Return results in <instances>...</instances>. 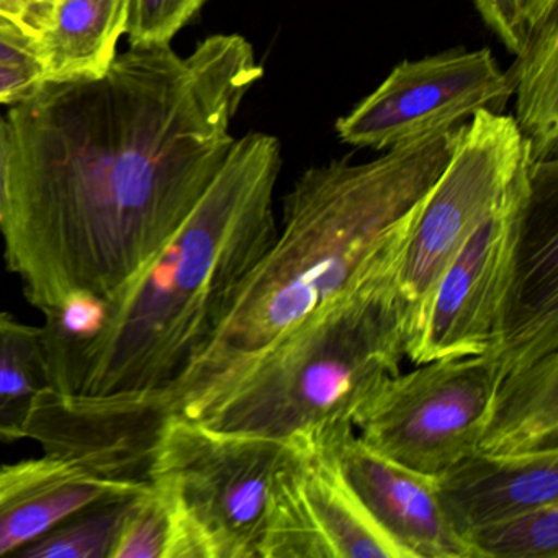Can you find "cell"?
<instances>
[{
	"label": "cell",
	"mask_w": 558,
	"mask_h": 558,
	"mask_svg": "<svg viewBox=\"0 0 558 558\" xmlns=\"http://www.w3.org/2000/svg\"><path fill=\"white\" fill-rule=\"evenodd\" d=\"M263 74L246 38L214 35L187 58L130 47L12 104L0 234L28 302L107 300L142 272L217 178Z\"/></svg>",
	"instance_id": "obj_1"
},
{
	"label": "cell",
	"mask_w": 558,
	"mask_h": 558,
	"mask_svg": "<svg viewBox=\"0 0 558 558\" xmlns=\"http://www.w3.org/2000/svg\"><path fill=\"white\" fill-rule=\"evenodd\" d=\"M279 140L250 133L155 259L107 300L44 313L53 390L28 424L45 452L148 482L169 398L276 238Z\"/></svg>",
	"instance_id": "obj_2"
},
{
	"label": "cell",
	"mask_w": 558,
	"mask_h": 558,
	"mask_svg": "<svg viewBox=\"0 0 558 558\" xmlns=\"http://www.w3.org/2000/svg\"><path fill=\"white\" fill-rule=\"evenodd\" d=\"M460 125L300 175L269 250L234 290L197 361L161 414L194 420L247 367L357 293L395 279L421 207ZM159 436V434H158Z\"/></svg>",
	"instance_id": "obj_3"
},
{
	"label": "cell",
	"mask_w": 558,
	"mask_h": 558,
	"mask_svg": "<svg viewBox=\"0 0 558 558\" xmlns=\"http://www.w3.org/2000/svg\"><path fill=\"white\" fill-rule=\"evenodd\" d=\"M403 359V316L388 279L274 345L191 421L296 446L336 442Z\"/></svg>",
	"instance_id": "obj_4"
},
{
	"label": "cell",
	"mask_w": 558,
	"mask_h": 558,
	"mask_svg": "<svg viewBox=\"0 0 558 558\" xmlns=\"http://www.w3.org/2000/svg\"><path fill=\"white\" fill-rule=\"evenodd\" d=\"M300 446L168 421L146 480L178 506L194 558H260L270 489Z\"/></svg>",
	"instance_id": "obj_5"
},
{
	"label": "cell",
	"mask_w": 558,
	"mask_h": 558,
	"mask_svg": "<svg viewBox=\"0 0 558 558\" xmlns=\"http://www.w3.org/2000/svg\"><path fill=\"white\" fill-rule=\"evenodd\" d=\"M532 208L534 182L525 158L501 201L437 280L404 357L424 364L485 354L495 344L524 289L522 250Z\"/></svg>",
	"instance_id": "obj_6"
},
{
	"label": "cell",
	"mask_w": 558,
	"mask_h": 558,
	"mask_svg": "<svg viewBox=\"0 0 558 558\" xmlns=\"http://www.w3.org/2000/svg\"><path fill=\"white\" fill-rule=\"evenodd\" d=\"M525 158L512 117L482 110L460 125L452 155L421 207L395 276L404 344L420 325L437 280L501 201Z\"/></svg>",
	"instance_id": "obj_7"
},
{
	"label": "cell",
	"mask_w": 558,
	"mask_h": 558,
	"mask_svg": "<svg viewBox=\"0 0 558 558\" xmlns=\"http://www.w3.org/2000/svg\"><path fill=\"white\" fill-rule=\"evenodd\" d=\"M492 387L488 352L416 364L378 385L355 414L354 427L387 459L437 475L478 452Z\"/></svg>",
	"instance_id": "obj_8"
},
{
	"label": "cell",
	"mask_w": 558,
	"mask_h": 558,
	"mask_svg": "<svg viewBox=\"0 0 558 558\" xmlns=\"http://www.w3.org/2000/svg\"><path fill=\"white\" fill-rule=\"evenodd\" d=\"M511 97V71H502L488 48L446 51L398 64L336 122V133L354 148L387 151L462 125L482 110L502 113Z\"/></svg>",
	"instance_id": "obj_9"
},
{
	"label": "cell",
	"mask_w": 558,
	"mask_h": 558,
	"mask_svg": "<svg viewBox=\"0 0 558 558\" xmlns=\"http://www.w3.org/2000/svg\"><path fill=\"white\" fill-rule=\"evenodd\" d=\"M260 558L408 557L362 505L329 442L300 446L277 473Z\"/></svg>",
	"instance_id": "obj_10"
},
{
	"label": "cell",
	"mask_w": 558,
	"mask_h": 558,
	"mask_svg": "<svg viewBox=\"0 0 558 558\" xmlns=\"http://www.w3.org/2000/svg\"><path fill=\"white\" fill-rule=\"evenodd\" d=\"M493 387L480 450H558V287L519 300L488 349Z\"/></svg>",
	"instance_id": "obj_11"
},
{
	"label": "cell",
	"mask_w": 558,
	"mask_h": 558,
	"mask_svg": "<svg viewBox=\"0 0 558 558\" xmlns=\"http://www.w3.org/2000/svg\"><path fill=\"white\" fill-rule=\"evenodd\" d=\"M335 450L362 505L408 558H476L444 509L436 475L387 459L355 430L335 442Z\"/></svg>",
	"instance_id": "obj_12"
},
{
	"label": "cell",
	"mask_w": 558,
	"mask_h": 558,
	"mask_svg": "<svg viewBox=\"0 0 558 558\" xmlns=\"http://www.w3.org/2000/svg\"><path fill=\"white\" fill-rule=\"evenodd\" d=\"M112 478L80 460L47 453L0 465V557L12 555L93 502L148 488Z\"/></svg>",
	"instance_id": "obj_13"
},
{
	"label": "cell",
	"mask_w": 558,
	"mask_h": 558,
	"mask_svg": "<svg viewBox=\"0 0 558 558\" xmlns=\"http://www.w3.org/2000/svg\"><path fill=\"white\" fill-rule=\"evenodd\" d=\"M436 483L450 522L469 542V535L483 525L557 505L558 450H478L437 473Z\"/></svg>",
	"instance_id": "obj_14"
},
{
	"label": "cell",
	"mask_w": 558,
	"mask_h": 558,
	"mask_svg": "<svg viewBox=\"0 0 558 558\" xmlns=\"http://www.w3.org/2000/svg\"><path fill=\"white\" fill-rule=\"evenodd\" d=\"M126 14L129 0H51L38 37L44 80L102 74L116 60Z\"/></svg>",
	"instance_id": "obj_15"
},
{
	"label": "cell",
	"mask_w": 558,
	"mask_h": 558,
	"mask_svg": "<svg viewBox=\"0 0 558 558\" xmlns=\"http://www.w3.org/2000/svg\"><path fill=\"white\" fill-rule=\"evenodd\" d=\"M509 68L514 123L531 165L557 161L558 153V12L548 15L525 41Z\"/></svg>",
	"instance_id": "obj_16"
},
{
	"label": "cell",
	"mask_w": 558,
	"mask_h": 558,
	"mask_svg": "<svg viewBox=\"0 0 558 558\" xmlns=\"http://www.w3.org/2000/svg\"><path fill=\"white\" fill-rule=\"evenodd\" d=\"M53 390L44 326L0 312V439L28 437V424L45 393Z\"/></svg>",
	"instance_id": "obj_17"
},
{
	"label": "cell",
	"mask_w": 558,
	"mask_h": 558,
	"mask_svg": "<svg viewBox=\"0 0 558 558\" xmlns=\"http://www.w3.org/2000/svg\"><path fill=\"white\" fill-rule=\"evenodd\" d=\"M151 486V483H149ZM93 502L17 551L21 558H112L126 515L143 493Z\"/></svg>",
	"instance_id": "obj_18"
},
{
	"label": "cell",
	"mask_w": 558,
	"mask_h": 558,
	"mask_svg": "<svg viewBox=\"0 0 558 558\" xmlns=\"http://www.w3.org/2000/svg\"><path fill=\"white\" fill-rule=\"evenodd\" d=\"M112 558H194L178 506L165 489L151 483L136 499Z\"/></svg>",
	"instance_id": "obj_19"
},
{
	"label": "cell",
	"mask_w": 558,
	"mask_h": 558,
	"mask_svg": "<svg viewBox=\"0 0 558 558\" xmlns=\"http://www.w3.org/2000/svg\"><path fill=\"white\" fill-rule=\"evenodd\" d=\"M469 542L476 558H558V502L483 525Z\"/></svg>",
	"instance_id": "obj_20"
},
{
	"label": "cell",
	"mask_w": 558,
	"mask_h": 558,
	"mask_svg": "<svg viewBox=\"0 0 558 558\" xmlns=\"http://www.w3.org/2000/svg\"><path fill=\"white\" fill-rule=\"evenodd\" d=\"M207 0H129L130 47L169 45Z\"/></svg>",
	"instance_id": "obj_21"
},
{
	"label": "cell",
	"mask_w": 558,
	"mask_h": 558,
	"mask_svg": "<svg viewBox=\"0 0 558 558\" xmlns=\"http://www.w3.org/2000/svg\"><path fill=\"white\" fill-rule=\"evenodd\" d=\"M485 24L514 54L521 53L529 34L519 15L518 0H475Z\"/></svg>",
	"instance_id": "obj_22"
},
{
	"label": "cell",
	"mask_w": 558,
	"mask_h": 558,
	"mask_svg": "<svg viewBox=\"0 0 558 558\" xmlns=\"http://www.w3.org/2000/svg\"><path fill=\"white\" fill-rule=\"evenodd\" d=\"M0 64L34 66L41 71L37 35L17 22L0 21Z\"/></svg>",
	"instance_id": "obj_23"
},
{
	"label": "cell",
	"mask_w": 558,
	"mask_h": 558,
	"mask_svg": "<svg viewBox=\"0 0 558 558\" xmlns=\"http://www.w3.org/2000/svg\"><path fill=\"white\" fill-rule=\"evenodd\" d=\"M40 81L44 74L38 68L0 64V106L24 99Z\"/></svg>",
	"instance_id": "obj_24"
},
{
	"label": "cell",
	"mask_w": 558,
	"mask_h": 558,
	"mask_svg": "<svg viewBox=\"0 0 558 558\" xmlns=\"http://www.w3.org/2000/svg\"><path fill=\"white\" fill-rule=\"evenodd\" d=\"M0 14L40 37L50 15L47 0H0Z\"/></svg>",
	"instance_id": "obj_25"
},
{
	"label": "cell",
	"mask_w": 558,
	"mask_h": 558,
	"mask_svg": "<svg viewBox=\"0 0 558 558\" xmlns=\"http://www.w3.org/2000/svg\"><path fill=\"white\" fill-rule=\"evenodd\" d=\"M558 0H518L522 25L531 35L548 15L557 11Z\"/></svg>",
	"instance_id": "obj_26"
},
{
	"label": "cell",
	"mask_w": 558,
	"mask_h": 558,
	"mask_svg": "<svg viewBox=\"0 0 558 558\" xmlns=\"http://www.w3.org/2000/svg\"><path fill=\"white\" fill-rule=\"evenodd\" d=\"M9 166V130L8 122L0 116V207L4 202L5 179H8Z\"/></svg>",
	"instance_id": "obj_27"
},
{
	"label": "cell",
	"mask_w": 558,
	"mask_h": 558,
	"mask_svg": "<svg viewBox=\"0 0 558 558\" xmlns=\"http://www.w3.org/2000/svg\"><path fill=\"white\" fill-rule=\"evenodd\" d=\"M0 21H12V19L5 17V15L0 14ZM15 22V21H12ZM34 34V32H32Z\"/></svg>",
	"instance_id": "obj_28"
},
{
	"label": "cell",
	"mask_w": 558,
	"mask_h": 558,
	"mask_svg": "<svg viewBox=\"0 0 558 558\" xmlns=\"http://www.w3.org/2000/svg\"><path fill=\"white\" fill-rule=\"evenodd\" d=\"M48 4H50V8H51V0H47Z\"/></svg>",
	"instance_id": "obj_29"
},
{
	"label": "cell",
	"mask_w": 558,
	"mask_h": 558,
	"mask_svg": "<svg viewBox=\"0 0 558 558\" xmlns=\"http://www.w3.org/2000/svg\"><path fill=\"white\" fill-rule=\"evenodd\" d=\"M47 4H48V2H47ZM48 5H50V4H48Z\"/></svg>",
	"instance_id": "obj_30"
}]
</instances>
